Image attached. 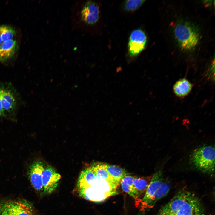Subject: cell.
I'll use <instances>...</instances> for the list:
<instances>
[{"label": "cell", "instance_id": "cell-5", "mask_svg": "<svg viewBox=\"0 0 215 215\" xmlns=\"http://www.w3.org/2000/svg\"><path fill=\"white\" fill-rule=\"evenodd\" d=\"M174 34L181 47L190 50L193 49L197 44L199 36L193 27L187 23L177 25L175 28Z\"/></svg>", "mask_w": 215, "mask_h": 215}, {"label": "cell", "instance_id": "cell-2", "mask_svg": "<svg viewBox=\"0 0 215 215\" xmlns=\"http://www.w3.org/2000/svg\"><path fill=\"white\" fill-rule=\"evenodd\" d=\"M156 215H205L201 199L194 192L183 188L178 191Z\"/></svg>", "mask_w": 215, "mask_h": 215}, {"label": "cell", "instance_id": "cell-23", "mask_svg": "<svg viewBox=\"0 0 215 215\" xmlns=\"http://www.w3.org/2000/svg\"></svg>", "mask_w": 215, "mask_h": 215}, {"label": "cell", "instance_id": "cell-10", "mask_svg": "<svg viewBox=\"0 0 215 215\" xmlns=\"http://www.w3.org/2000/svg\"><path fill=\"white\" fill-rule=\"evenodd\" d=\"M152 176L134 178L133 185L136 194L135 202L136 206L139 205L150 182Z\"/></svg>", "mask_w": 215, "mask_h": 215}, {"label": "cell", "instance_id": "cell-4", "mask_svg": "<svg viewBox=\"0 0 215 215\" xmlns=\"http://www.w3.org/2000/svg\"><path fill=\"white\" fill-rule=\"evenodd\" d=\"M215 149L211 145L196 149L190 156V162L196 169L202 172L212 173L215 169Z\"/></svg>", "mask_w": 215, "mask_h": 215}, {"label": "cell", "instance_id": "cell-19", "mask_svg": "<svg viewBox=\"0 0 215 215\" xmlns=\"http://www.w3.org/2000/svg\"><path fill=\"white\" fill-rule=\"evenodd\" d=\"M145 1L139 0L126 1L124 4V8L128 11H133L140 7Z\"/></svg>", "mask_w": 215, "mask_h": 215}, {"label": "cell", "instance_id": "cell-3", "mask_svg": "<svg viewBox=\"0 0 215 215\" xmlns=\"http://www.w3.org/2000/svg\"><path fill=\"white\" fill-rule=\"evenodd\" d=\"M171 188L169 182L163 177L162 171L159 170L156 172L140 202L141 210L145 211L153 208L159 200L167 195Z\"/></svg>", "mask_w": 215, "mask_h": 215}, {"label": "cell", "instance_id": "cell-9", "mask_svg": "<svg viewBox=\"0 0 215 215\" xmlns=\"http://www.w3.org/2000/svg\"><path fill=\"white\" fill-rule=\"evenodd\" d=\"M81 15L82 20L86 24H95L99 19V7L95 2L91 1H88L83 7Z\"/></svg>", "mask_w": 215, "mask_h": 215}, {"label": "cell", "instance_id": "cell-12", "mask_svg": "<svg viewBox=\"0 0 215 215\" xmlns=\"http://www.w3.org/2000/svg\"><path fill=\"white\" fill-rule=\"evenodd\" d=\"M17 48L16 41L13 39L2 42L0 44V62L6 61L14 54Z\"/></svg>", "mask_w": 215, "mask_h": 215}, {"label": "cell", "instance_id": "cell-1", "mask_svg": "<svg viewBox=\"0 0 215 215\" xmlns=\"http://www.w3.org/2000/svg\"><path fill=\"white\" fill-rule=\"evenodd\" d=\"M119 184L114 180H105L99 178L95 169L89 167L81 173L77 190L79 196L84 199L100 202L118 194L117 189Z\"/></svg>", "mask_w": 215, "mask_h": 215}, {"label": "cell", "instance_id": "cell-7", "mask_svg": "<svg viewBox=\"0 0 215 215\" xmlns=\"http://www.w3.org/2000/svg\"><path fill=\"white\" fill-rule=\"evenodd\" d=\"M61 178V175L53 168L48 166L44 168L42 175L44 193L50 194L54 191Z\"/></svg>", "mask_w": 215, "mask_h": 215}, {"label": "cell", "instance_id": "cell-22", "mask_svg": "<svg viewBox=\"0 0 215 215\" xmlns=\"http://www.w3.org/2000/svg\"><path fill=\"white\" fill-rule=\"evenodd\" d=\"M2 42V41L1 39V33H0V44H1Z\"/></svg>", "mask_w": 215, "mask_h": 215}, {"label": "cell", "instance_id": "cell-8", "mask_svg": "<svg viewBox=\"0 0 215 215\" xmlns=\"http://www.w3.org/2000/svg\"><path fill=\"white\" fill-rule=\"evenodd\" d=\"M43 163L41 161L33 163L30 167L29 177L32 185L36 191H43L42 175L44 169Z\"/></svg>", "mask_w": 215, "mask_h": 215}, {"label": "cell", "instance_id": "cell-6", "mask_svg": "<svg viewBox=\"0 0 215 215\" xmlns=\"http://www.w3.org/2000/svg\"><path fill=\"white\" fill-rule=\"evenodd\" d=\"M147 37L144 32L141 29L133 31L130 34L128 44V50L130 57L137 55L145 48Z\"/></svg>", "mask_w": 215, "mask_h": 215}, {"label": "cell", "instance_id": "cell-13", "mask_svg": "<svg viewBox=\"0 0 215 215\" xmlns=\"http://www.w3.org/2000/svg\"><path fill=\"white\" fill-rule=\"evenodd\" d=\"M192 86L187 79H182L177 81L173 87L175 94L178 96L182 97L187 95L191 91Z\"/></svg>", "mask_w": 215, "mask_h": 215}, {"label": "cell", "instance_id": "cell-16", "mask_svg": "<svg viewBox=\"0 0 215 215\" xmlns=\"http://www.w3.org/2000/svg\"><path fill=\"white\" fill-rule=\"evenodd\" d=\"M107 169L111 177L119 183L122 179L127 175L125 170L118 166L107 165Z\"/></svg>", "mask_w": 215, "mask_h": 215}, {"label": "cell", "instance_id": "cell-15", "mask_svg": "<svg viewBox=\"0 0 215 215\" xmlns=\"http://www.w3.org/2000/svg\"><path fill=\"white\" fill-rule=\"evenodd\" d=\"M134 178L132 176L126 175L122 179L120 182L123 191L135 199L136 195L133 185Z\"/></svg>", "mask_w": 215, "mask_h": 215}, {"label": "cell", "instance_id": "cell-17", "mask_svg": "<svg viewBox=\"0 0 215 215\" xmlns=\"http://www.w3.org/2000/svg\"><path fill=\"white\" fill-rule=\"evenodd\" d=\"M93 165L96 175L99 178L105 180L115 181L108 173L107 169V165L100 163L96 164Z\"/></svg>", "mask_w": 215, "mask_h": 215}, {"label": "cell", "instance_id": "cell-14", "mask_svg": "<svg viewBox=\"0 0 215 215\" xmlns=\"http://www.w3.org/2000/svg\"><path fill=\"white\" fill-rule=\"evenodd\" d=\"M15 215H35L31 205L22 201L11 202Z\"/></svg>", "mask_w": 215, "mask_h": 215}, {"label": "cell", "instance_id": "cell-21", "mask_svg": "<svg viewBox=\"0 0 215 215\" xmlns=\"http://www.w3.org/2000/svg\"><path fill=\"white\" fill-rule=\"evenodd\" d=\"M5 116V113L2 108L1 102L0 99V116Z\"/></svg>", "mask_w": 215, "mask_h": 215}, {"label": "cell", "instance_id": "cell-11", "mask_svg": "<svg viewBox=\"0 0 215 215\" xmlns=\"http://www.w3.org/2000/svg\"><path fill=\"white\" fill-rule=\"evenodd\" d=\"M0 99L4 113L11 112L14 110L16 101L14 96L10 90L0 86Z\"/></svg>", "mask_w": 215, "mask_h": 215}, {"label": "cell", "instance_id": "cell-20", "mask_svg": "<svg viewBox=\"0 0 215 215\" xmlns=\"http://www.w3.org/2000/svg\"><path fill=\"white\" fill-rule=\"evenodd\" d=\"M0 215H15L11 202L0 203Z\"/></svg>", "mask_w": 215, "mask_h": 215}, {"label": "cell", "instance_id": "cell-18", "mask_svg": "<svg viewBox=\"0 0 215 215\" xmlns=\"http://www.w3.org/2000/svg\"><path fill=\"white\" fill-rule=\"evenodd\" d=\"M0 32L2 42L12 39L15 34L13 28L6 25L0 26Z\"/></svg>", "mask_w": 215, "mask_h": 215}]
</instances>
